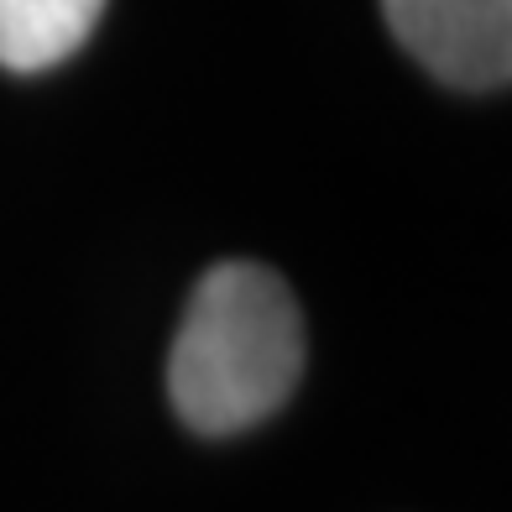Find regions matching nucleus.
I'll list each match as a JSON object with an SVG mask.
<instances>
[{
	"instance_id": "nucleus-1",
	"label": "nucleus",
	"mask_w": 512,
	"mask_h": 512,
	"mask_svg": "<svg viewBox=\"0 0 512 512\" xmlns=\"http://www.w3.org/2000/svg\"><path fill=\"white\" fill-rule=\"evenodd\" d=\"M304 377V314L262 262H220L183 309L168 392L199 434H241L277 413Z\"/></svg>"
},
{
	"instance_id": "nucleus-2",
	"label": "nucleus",
	"mask_w": 512,
	"mask_h": 512,
	"mask_svg": "<svg viewBox=\"0 0 512 512\" xmlns=\"http://www.w3.org/2000/svg\"><path fill=\"white\" fill-rule=\"evenodd\" d=\"M403 48L455 89H502L512 74V0H382Z\"/></svg>"
},
{
	"instance_id": "nucleus-3",
	"label": "nucleus",
	"mask_w": 512,
	"mask_h": 512,
	"mask_svg": "<svg viewBox=\"0 0 512 512\" xmlns=\"http://www.w3.org/2000/svg\"><path fill=\"white\" fill-rule=\"evenodd\" d=\"M105 0H0V68L37 74L84 48Z\"/></svg>"
}]
</instances>
